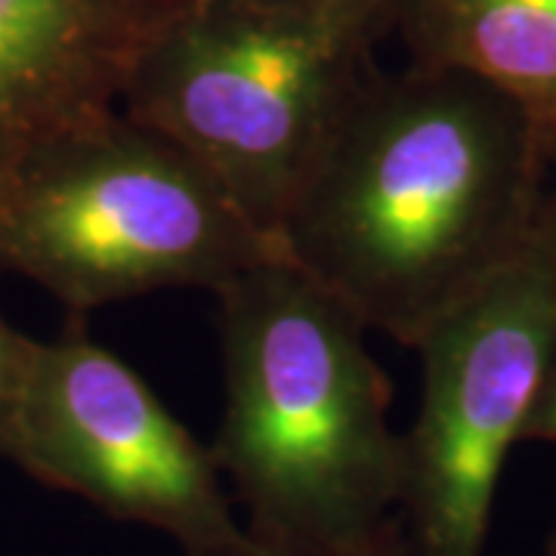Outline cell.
I'll return each mask as SVG.
<instances>
[{
	"instance_id": "6da1fadb",
	"label": "cell",
	"mask_w": 556,
	"mask_h": 556,
	"mask_svg": "<svg viewBox=\"0 0 556 556\" xmlns=\"http://www.w3.org/2000/svg\"><path fill=\"white\" fill-rule=\"evenodd\" d=\"M547 142L452 68L365 84L278 232L281 257L405 346L529 248Z\"/></svg>"
},
{
	"instance_id": "7a4b0ae2",
	"label": "cell",
	"mask_w": 556,
	"mask_h": 556,
	"mask_svg": "<svg viewBox=\"0 0 556 556\" xmlns=\"http://www.w3.org/2000/svg\"><path fill=\"white\" fill-rule=\"evenodd\" d=\"M226 405L211 455L251 532L368 554L399 538V437L390 380L365 321L291 260L217 291Z\"/></svg>"
},
{
	"instance_id": "3957f363",
	"label": "cell",
	"mask_w": 556,
	"mask_h": 556,
	"mask_svg": "<svg viewBox=\"0 0 556 556\" xmlns=\"http://www.w3.org/2000/svg\"><path fill=\"white\" fill-rule=\"evenodd\" d=\"M281 257L189 152L109 115L0 179V273L47 288L68 313L207 288Z\"/></svg>"
},
{
	"instance_id": "277c9868",
	"label": "cell",
	"mask_w": 556,
	"mask_h": 556,
	"mask_svg": "<svg viewBox=\"0 0 556 556\" xmlns=\"http://www.w3.org/2000/svg\"><path fill=\"white\" fill-rule=\"evenodd\" d=\"M189 13L142 50L124 87L127 118L174 139L278 248L300 186L368 84L358 25L248 0Z\"/></svg>"
},
{
	"instance_id": "5b68a950",
	"label": "cell",
	"mask_w": 556,
	"mask_h": 556,
	"mask_svg": "<svg viewBox=\"0 0 556 556\" xmlns=\"http://www.w3.org/2000/svg\"><path fill=\"white\" fill-rule=\"evenodd\" d=\"M424 393L399 437V519L415 556H482L501 467L556 358V257L532 239L415 346Z\"/></svg>"
},
{
	"instance_id": "8992f818",
	"label": "cell",
	"mask_w": 556,
	"mask_h": 556,
	"mask_svg": "<svg viewBox=\"0 0 556 556\" xmlns=\"http://www.w3.org/2000/svg\"><path fill=\"white\" fill-rule=\"evenodd\" d=\"M7 460L109 517L159 529L182 554L241 532L211 448L75 313L60 338L35 340Z\"/></svg>"
},
{
	"instance_id": "52a82bcc",
	"label": "cell",
	"mask_w": 556,
	"mask_h": 556,
	"mask_svg": "<svg viewBox=\"0 0 556 556\" xmlns=\"http://www.w3.org/2000/svg\"><path fill=\"white\" fill-rule=\"evenodd\" d=\"M159 31L152 0H0V179L115 115Z\"/></svg>"
},
{
	"instance_id": "ba28073f",
	"label": "cell",
	"mask_w": 556,
	"mask_h": 556,
	"mask_svg": "<svg viewBox=\"0 0 556 556\" xmlns=\"http://www.w3.org/2000/svg\"><path fill=\"white\" fill-rule=\"evenodd\" d=\"M433 68L477 78L556 137V0H417Z\"/></svg>"
},
{
	"instance_id": "9c48e42d",
	"label": "cell",
	"mask_w": 556,
	"mask_h": 556,
	"mask_svg": "<svg viewBox=\"0 0 556 556\" xmlns=\"http://www.w3.org/2000/svg\"><path fill=\"white\" fill-rule=\"evenodd\" d=\"M31 350H35V340L10 328L0 316V457L10 455L13 420H16L22 383L28 375Z\"/></svg>"
},
{
	"instance_id": "30bf717a",
	"label": "cell",
	"mask_w": 556,
	"mask_h": 556,
	"mask_svg": "<svg viewBox=\"0 0 556 556\" xmlns=\"http://www.w3.org/2000/svg\"><path fill=\"white\" fill-rule=\"evenodd\" d=\"M186 556H415L412 554V544L408 535L402 532L393 538L390 544H383L378 551H368V554H338V551H321V547H306V544H291V541H276V538L257 535L251 529H241L239 535L214 544V547H204V551H192Z\"/></svg>"
},
{
	"instance_id": "8fae6325",
	"label": "cell",
	"mask_w": 556,
	"mask_h": 556,
	"mask_svg": "<svg viewBox=\"0 0 556 556\" xmlns=\"http://www.w3.org/2000/svg\"><path fill=\"white\" fill-rule=\"evenodd\" d=\"M273 10H288V13H303V16H325V20H340L362 25V13L368 10L371 0H248Z\"/></svg>"
},
{
	"instance_id": "7c38bea8",
	"label": "cell",
	"mask_w": 556,
	"mask_h": 556,
	"mask_svg": "<svg viewBox=\"0 0 556 556\" xmlns=\"http://www.w3.org/2000/svg\"><path fill=\"white\" fill-rule=\"evenodd\" d=\"M522 439H544V442H556V358L547 371V380L538 393L535 408L529 415L526 433Z\"/></svg>"
},
{
	"instance_id": "4fadbf2b",
	"label": "cell",
	"mask_w": 556,
	"mask_h": 556,
	"mask_svg": "<svg viewBox=\"0 0 556 556\" xmlns=\"http://www.w3.org/2000/svg\"><path fill=\"white\" fill-rule=\"evenodd\" d=\"M547 164L556 167V137L547 142ZM538 239L551 248L556 257V186L551 195H541V211H538Z\"/></svg>"
},
{
	"instance_id": "5bb4252c",
	"label": "cell",
	"mask_w": 556,
	"mask_h": 556,
	"mask_svg": "<svg viewBox=\"0 0 556 556\" xmlns=\"http://www.w3.org/2000/svg\"><path fill=\"white\" fill-rule=\"evenodd\" d=\"M551 556H556V535H554V544H551Z\"/></svg>"
}]
</instances>
